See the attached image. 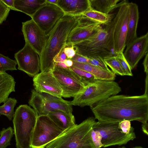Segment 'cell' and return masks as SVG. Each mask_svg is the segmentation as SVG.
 <instances>
[{
  "instance_id": "cell-1",
  "label": "cell",
  "mask_w": 148,
  "mask_h": 148,
  "mask_svg": "<svg viewBox=\"0 0 148 148\" xmlns=\"http://www.w3.org/2000/svg\"><path fill=\"white\" fill-rule=\"evenodd\" d=\"M95 119L108 122L125 120L145 124L148 120V95H116L90 107Z\"/></svg>"
},
{
  "instance_id": "cell-2",
  "label": "cell",
  "mask_w": 148,
  "mask_h": 148,
  "mask_svg": "<svg viewBox=\"0 0 148 148\" xmlns=\"http://www.w3.org/2000/svg\"><path fill=\"white\" fill-rule=\"evenodd\" d=\"M81 16L65 14L52 30L39 56L41 72L52 71L54 69L56 66L55 58L65 47L69 34L78 25Z\"/></svg>"
},
{
  "instance_id": "cell-3",
  "label": "cell",
  "mask_w": 148,
  "mask_h": 148,
  "mask_svg": "<svg viewBox=\"0 0 148 148\" xmlns=\"http://www.w3.org/2000/svg\"><path fill=\"white\" fill-rule=\"evenodd\" d=\"M96 122L95 118L88 117L63 132L46 148H96L91 139V132Z\"/></svg>"
},
{
  "instance_id": "cell-4",
  "label": "cell",
  "mask_w": 148,
  "mask_h": 148,
  "mask_svg": "<svg viewBox=\"0 0 148 148\" xmlns=\"http://www.w3.org/2000/svg\"><path fill=\"white\" fill-rule=\"evenodd\" d=\"M129 13V2L125 0L119 7L115 16L105 28L107 32L106 48L110 52L113 50L116 55L123 53L126 47Z\"/></svg>"
},
{
  "instance_id": "cell-5",
  "label": "cell",
  "mask_w": 148,
  "mask_h": 148,
  "mask_svg": "<svg viewBox=\"0 0 148 148\" xmlns=\"http://www.w3.org/2000/svg\"><path fill=\"white\" fill-rule=\"evenodd\" d=\"M121 91L118 84L112 80L95 79L85 86L82 91L73 97L72 105L92 106Z\"/></svg>"
},
{
  "instance_id": "cell-6",
  "label": "cell",
  "mask_w": 148,
  "mask_h": 148,
  "mask_svg": "<svg viewBox=\"0 0 148 148\" xmlns=\"http://www.w3.org/2000/svg\"><path fill=\"white\" fill-rule=\"evenodd\" d=\"M38 116L34 109L27 105L17 108L12 120L16 148H31Z\"/></svg>"
},
{
  "instance_id": "cell-7",
  "label": "cell",
  "mask_w": 148,
  "mask_h": 148,
  "mask_svg": "<svg viewBox=\"0 0 148 148\" xmlns=\"http://www.w3.org/2000/svg\"><path fill=\"white\" fill-rule=\"evenodd\" d=\"M31 96L28 103L32 106L38 116L47 115L50 112L60 110L72 114L71 101L46 93H40L34 89L31 91Z\"/></svg>"
},
{
  "instance_id": "cell-8",
  "label": "cell",
  "mask_w": 148,
  "mask_h": 148,
  "mask_svg": "<svg viewBox=\"0 0 148 148\" xmlns=\"http://www.w3.org/2000/svg\"><path fill=\"white\" fill-rule=\"evenodd\" d=\"M63 132L47 115L38 116L32 136L31 148H44Z\"/></svg>"
},
{
  "instance_id": "cell-9",
  "label": "cell",
  "mask_w": 148,
  "mask_h": 148,
  "mask_svg": "<svg viewBox=\"0 0 148 148\" xmlns=\"http://www.w3.org/2000/svg\"><path fill=\"white\" fill-rule=\"evenodd\" d=\"M107 32L102 28L86 39L73 45L76 53L88 58L99 56L103 59L112 56L106 48Z\"/></svg>"
},
{
  "instance_id": "cell-10",
  "label": "cell",
  "mask_w": 148,
  "mask_h": 148,
  "mask_svg": "<svg viewBox=\"0 0 148 148\" xmlns=\"http://www.w3.org/2000/svg\"><path fill=\"white\" fill-rule=\"evenodd\" d=\"M119 122H108L98 121L92 128L99 132L101 136L103 147L119 146L126 144L136 138L135 132L125 134L118 127Z\"/></svg>"
},
{
  "instance_id": "cell-11",
  "label": "cell",
  "mask_w": 148,
  "mask_h": 148,
  "mask_svg": "<svg viewBox=\"0 0 148 148\" xmlns=\"http://www.w3.org/2000/svg\"><path fill=\"white\" fill-rule=\"evenodd\" d=\"M65 14L57 5L46 2L31 18L48 37L52 30Z\"/></svg>"
},
{
  "instance_id": "cell-12",
  "label": "cell",
  "mask_w": 148,
  "mask_h": 148,
  "mask_svg": "<svg viewBox=\"0 0 148 148\" xmlns=\"http://www.w3.org/2000/svg\"><path fill=\"white\" fill-rule=\"evenodd\" d=\"M52 72L62 90V97H74L84 89L85 85L78 76L69 67L56 66Z\"/></svg>"
},
{
  "instance_id": "cell-13",
  "label": "cell",
  "mask_w": 148,
  "mask_h": 148,
  "mask_svg": "<svg viewBox=\"0 0 148 148\" xmlns=\"http://www.w3.org/2000/svg\"><path fill=\"white\" fill-rule=\"evenodd\" d=\"M39 56L37 52L25 42L24 47L14 54L18 69L34 77L40 71Z\"/></svg>"
},
{
  "instance_id": "cell-14",
  "label": "cell",
  "mask_w": 148,
  "mask_h": 148,
  "mask_svg": "<svg viewBox=\"0 0 148 148\" xmlns=\"http://www.w3.org/2000/svg\"><path fill=\"white\" fill-rule=\"evenodd\" d=\"M101 25L81 15L79 23L69 34L65 46L83 41L102 28Z\"/></svg>"
},
{
  "instance_id": "cell-15",
  "label": "cell",
  "mask_w": 148,
  "mask_h": 148,
  "mask_svg": "<svg viewBox=\"0 0 148 148\" xmlns=\"http://www.w3.org/2000/svg\"><path fill=\"white\" fill-rule=\"evenodd\" d=\"M22 30L25 42L37 52L39 56L48 37L32 19L22 23Z\"/></svg>"
},
{
  "instance_id": "cell-16",
  "label": "cell",
  "mask_w": 148,
  "mask_h": 148,
  "mask_svg": "<svg viewBox=\"0 0 148 148\" xmlns=\"http://www.w3.org/2000/svg\"><path fill=\"white\" fill-rule=\"evenodd\" d=\"M33 80L36 92L62 97V90L52 71L40 72L34 77Z\"/></svg>"
},
{
  "instance_id": "cell-17",
  "label": "cell",
  "mask_w": 148,
  "mask_h": 148,
  "mask_svg": "<svg viewBox=\"0 0 148 148\" xmlns=\"http://www.w3.org/2000/svg\"><path fill=\"white\" fill-rule=\"evenodd\" d=\"M126 46L123 54L132 70L148 53V32L144 35L137 37Z\"/></svg>"
},
{
  "instance_id": "cell-18",
  "label": "cell",
  "mask_w": 148,
  "mask_h": 148,
  "mask_svg": "<svg viewBox=\"0 0 148 148\" xmlns=\"http://www.w3.org/2000/svg\"><path fill=\"white\" fill-rule=\"evenodd\" d=\"M57 5L65 14L81 15L91 9L89 0H58Z\"/></svg>"
},
{
  "instance_id": "cell-19",
  "label": "cell",
  "mask_w": 148,
  "mask_h": 148,
  "mask_svg": "<svg viewBox=\"0 0 148 148\" xmlns=\"http://www.w3.org/2000/svg\"><path fill=\"white\" fill-rule=\"evenodd\" d=\"M130 13L125 42L126 46L137 38V29L139 19L138 6L136 3L129 2Z\"/></svg>"
},
{
  "instance_id": "cell-20",
  "label": "cell",
  "mask_w": 148,
  "mask_h": 148,
  "mask_svg": "<svg viewBox=\"0 0 148 148\" xmlns=\"http://www.w3.org/2000/svg\"><path fill=\"white\" fill-rule=\"evenodd\" d=\"M73 61L72 66L91 73L95 79L114 81L115 79L116 75L112 71H107L89 63Z\"/></svg>"
},
{
  "instance_id": "cell-21",
  "label": "cell",
  "mask_w": 148,
  "mask_h": 148,
  "mask_svg": "<svg viewBox=\"0 0 148 148\" xmlns=\"http://www.w3.org/2000/svg\"><path fill=\"white\" fill-rule=\"evenodd\" d=\"M47 115L64 132L76 125L73 114H69L60 110H56L49 112Z\"/></svg>"
},
{
  "instance_id": "cell-22",
  "label": "cell",
  "mask_w": 148,
  "mask_h": 148,
  "mask_svg": "<svg viewBox=\"0 0 148 148\" xmlns=\"http://www.w3.org/2000/svg\"><path fill=\"white\" fill-rule=\"evenodd\" d=\"M16 82L14 77L5 72H0V104L5 103L10 94L15 92Z\"/></svg>"
},
{
  "instance_id": "cell-23",
  "label": "cell",
  "mask_w": 148,
  "mask_h": 148,
  "mask_svg": "<svg viewBox=\"0 0 148 148\" xmlns=\"http://www.w3.org/2000/svg\"><path fill=\"white\" fill-rule=\"evenodd\" d=\"M46 3V0H15L14 7L18 11L23 12L31 18Z\"/></svg>"
},
{
  "instance_id": "cell-24",
  "label": "cell",
  "mask_w": 148,
  "mask_h": 148,
  "mask_svg": "<svg viewBox=\"0 0 148 148\" xmlns=\"http://www.w3.org/2000/svg\"><path fill=\"white\" fill-rule=\"evenodd\" d=\"M119 0H89L91 8L106 14H109L119 8L125 1Z\"/></svg>"
},
{
  "instance_id": "cell-25",
  "label": "cell",
  "mask_w": 148,
  "mask_h": 148,
  "mask_svg": "<svg viewBox=\"0 0 148 148\" xmlns=\"http://www.w3.org/2000/svg\"><path fill=\"white\" fill-rule=\"evenodd\" d=\"M81 15L102 25L108 24L113 18L114 14H106L92 9Z\"/></svg>"
},
{
  "instance_id": "cell-26",
  "label": "cell",
  "mask_w": 148,
  "mask_h": 148,
  "mask_svg": "<svg viewBox=\"0 0 148 148\" xmlns=\"http://www.w3.org/2000/svg\"><path fill=\"white\" fill-rule=\"evenodd\" d=\"M17 102V100L15 98H8L4 104L0 106V116L4 115L9 120H11L14 115V107Z\"/></svg>"
},
{
  "instance_id": "cell-27",
  "label": "cell",
  "mask_w": 148,
  "mask_h": 148,
  "mask_svg": "<svg viewBox=\"0 0 148 148\" xmlns=\"http://www.w3.org/2000/svg\"><path fill=\"white\" fill-rule=\"evenodd\" d=\"M103 60L107 66L111 69L112 71L115 75H125L121 65L115 56H112L105 57Z\"/></svg>"
},
{
  "instance_id": "cell-28",
  "label": "cell",
  "mask_w": 148,
  "mask_h": 148,
  "mask_svg": "<svg viewBox=\"0 0 148 148\" xmlns=\"http://www.w3.org/2000/svg\"><path fill=\"white\" fill-rule=\"evenodd\" d=\"M14 134L13 129L11 127L3 128L0 132V148H6L10 145Z\"/></svg>"
},
{
  "instance_id": "cell-29",
  "label": "cell",
  "mask_w": 148,
  "mask_h": 148,
  "mask_svg": "<svg viewBox=\"0 0 148 148\" xmlns=\"http://www.w3.org/2000/svg\"><path fill=\"white\" fill-rule=\"evenodd\" d=\"M17 64L16 60H13L0 53V72L8 70H17Z\"/></svg>"
},
{
  "instance_id": "cell-30",
  "label": "cell",
  "mask_w": 148,
  "mask_h": 148,
  "mask_svg": "<svg viewBox=\"0 0 148 148\" xmlns=\"http://www.w3.org/2000/svg\"><path fill=\"white\" fill-rule=\"evenodd\" d=\"M69 68L78 76L85 86L95 80L93 75L88 72L73 66Z\"/></svg>"
},
{
  "instance_id": "cell-31",
  "label": "cell",
  "mask_w": 148,
  "mask_h": 148,
  "mask_svg": "<svg viewBox=\"0 0 148 148\" xmlns=\"http://www.w3.org/2000/svg\"><path fill=\"white\" fill-rule=\"evenodd\" d=\"M115 56L120 64L125 75L133 76L132 70L124 56L123 53H119L116 54Z\"/></svg>"
},
{
  "instance_id": "cell-32",
  "label": "cell",
  "mask_w": 148,
  "mask_h": 148,
  "mask_svg": "<svg viewBox=\"0 0 148 148\" xmlns=\"http://www.w3.org/2000/svg\"><path fill=\"white\" fill-rule=\"evenodd\" d=\"M90 64L109 72L112 71L108 67L104 62L103 59L99 56H94L88 58Z\"/></svg>"
},
{
  "instance_id": "cell-33",
  "label": "cell",
  "mask_w": 148,
  "mask_h": 148,
  "mask_svg": "<svg viewBox=\"0 0 148 148\" xmlns=\"http://www.w3.org/2000/svg\"><path fill=\"white\" fill-rule=\"evenodd\" d=\"M91 136L93 143L96 148H101L103 147L101 143V136L97 130L92 128L91 132Z\"/></svg>"
},
{
  "instance_id": "cell-34",
  "label": "cell",
  "mask_w": 148,
  "mask_h": 148,
  "mask_svg": "<svg viewBox=\"0 0 148 148\" xmlns=\"http://www.w3.org/2000/svg\"><path fill=\"white\" fill-rule=\"evenodd\" d=\"M119 128L125 134H128L134 131V128L131 126L130 121L125 120L119 123Z\"/></svg>"
},
{
  "instance_id": "cell-35",
  "label": "cell",
  "mask_w": 148,
  "mask_h": 148,
  "mask_svg": "<svg viewBox=\"0 0 148 148\" xmlns=\"http://www.w3.org/2000/svg\"><path fill=\"white\" fill-rule=\"evenodd\" d=\"M10 9L0 0V25L6 19Z\"/></svg>"
},
{
  "instance_id": "cell-36",
  "label": "cell",
  "mask_w": 148,
  "mask_h": 148,
  "mask_svg": "<svg viewBox=\"0 0 148 148\" xmlns=\"http://www.w3.org/2000/svg\"><path fill=\"white\" fill-rule=\"evenodd\" d=\"M64 53L67 59H71L76 54V52L73 45L65 46L64 50Z\"/></svg>"
},
{
  "instance_id": "cell-37",
  "label": "cell",
  "mask_w": 148,
  "mask_h": 148,
  "mask_svg": "<svg viewBox=\"0 0 148 148\" xmlns=\"http://www.w3.org/2000/svg\"><path fill=\"white\" fill-rule=\"evenodd\" d=\"M71 60L76 62L90 64V60L88 58L76 53Z\"/></svg>"
},
{
  "instance_id": "cell-38",
  "label": "cell",
  "mask_w": 148,
  "mask_h": 148,
  "mask_svg": "<svg viewBox=\"0 0 148 148\" xmlns=\"http://www.w3.org/2000/svg\"><path fill=\"white\" fill-rule=\"evenodd\" d=\"M1 1L10 10L18 11L14 7L15 0H1Z\"/></svg>"
},
{
  "instance_id": "cell-39",
  "label": "cell",
  "mask_w": 148,
  "mask_h": 148,
  "mask_svg": "<svg viewBox=\"0 0 148 148\" xmlns=\"http://www.w3.org/2000/svg\"><path fill=\"white\" fill-rule=\"evenodd\" d=\"M143 64L144 69V71L146 75H148V53L145 55L144 59L143 62Z\"/></svg>"
},
{
  "instance_id": "cell-40",
  "label": "cell",
  "mask_w": 148,
  "mask_h": 148,
  "mask_svg": "<svg viewBox=\"0 0 148 148\" xmlns=\"http://www.w3.org/2000/svg\"><path fill=\"white\" fill-rule=\"evenodd\" d=\"M63 63L66 66L68 67L72 66L73 64V61L71 59L67 58L64 60Z\"/></svg>"
},
{
  "instance_id": "cell-41",
  "label": "cell",
  "mask_w": 148,
  "mask_h": 148,
  "mask_svg": "<svg viewBox=\"0 0 148 148\" xmlns=\"http://www.w3.org/2000/svg\"><path fill=\"white\" fill-rule=\"evenodd\" d=\"M142 130L143 132L147 135H148V123L142 124Z\"/></svg>"
},
{
  "instance_id": "cell-42",
  "label": "cell",
  "mask_w": 148,
  "mask_h": 148,
  "mask_svg": "<svg viewBox=\"0 0 148 148\" xmlns=\"http://www.w3.org/2000/svg\"><path fill=\"white\" fill-rule=\"evenodd\" d=\"M58 0H46V2L53 4L57 5Z\"/></svg>"
},
{
  "instance_id": "cell-43",
  "label": "cell",
  "mask_w": 148,
  "mask_h": 148,
  "mask_svg": "<svg viewBox=\"0 0 148 148\" xmlns=\"http://www.w3.org/2000/svg\"><path fill=\"white\" fill-rule=\"evenodd\" d=\"M133 148H144L141 146H136L134 147H133Z\"/></svg>"
},
{
  "instance_id": "cell-44",
  "label": "cell",
  "mask_w": 148,
  "mask_h": 148,
  "mask_svg": "<svg viewBox=\"0 0 148 148\" xmlns=\"http://www.w3.org/2000/svg\"><path fill=\"white\" fill-rule=\"evenodd\" d=\"M118 148H126L125 146H123L121 147H119Z\"/></svg>"
}]
</instances>
